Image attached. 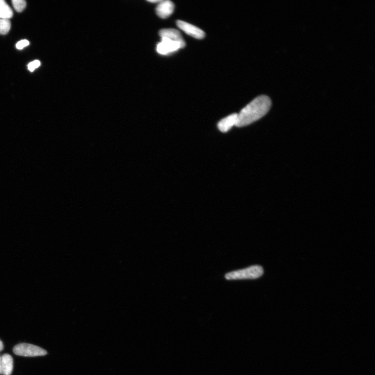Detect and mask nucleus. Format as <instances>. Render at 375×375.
Here are the masks:
<instances>
[{
    "instance_id": "1",
    "label": "nucleus",
    "mask_w": 375,
    "mask_h": 375,
    "mask_svg": "<svg viewBox=\"0 0 375 375\" xmlns=\"http://www.w3.org/2000/svg\"><path fill=\"white\" fill-rule=\"evenodd\" d=\"M271 101L266 96H260L254 99L238 114V127L247 126L259 120L269 111Z\"/></svg>"
},
{
    "instance_id": "2",
    "label": "nucleus",
    "mask_w": 375,
    "mask_h": 375,
    "mask_svg": "<svg viewBox=\"0 0 375 375\" xmlns=\"http://www.w3.org/2000/svg\"><path fill=\"white\" fill-rule=\"evenodd\" d=\"M264 274L263 267L259 265H253L249 267L232 271L225 276L228 280L255 279L261 277Z\"/></svg>"
},
{
    "instance_id": "3",
    "label": "nucleus",
    "mask_w": 375,
    "mask_h": 375,
    "mask_svg": "<svg viewBox=\"0 0 375 375\" xmlns=\"http://www.w3.org/2000/svg\"><path fill=\"white\" fill-rule=\"evenodd\" d=\"M13 352L17 355L26 357L44 356L47 352L43 349L33 345L22 343L16 345L13 348Z\"/></svg>"
},
{
    "instance_id": "4",
    "label": "nucleus",
    "mask_w": 375,
    "mask_h": 375,
    "mask_svg": "<svg viewBox=\"0 0 375 375\" xmlns=\"http://www.w3.org/2000/svg\"><path fill=\"white\" fill-rule=\"evenodd\" d=\"M185 46V43H181L162 37L161 42L157 45V50L159 54L167 55L174 53L179 49H183Z\"/></svg>"
},
{
    "instance_id": "5",
    "label": "nucleus",
    "mask_w": 375,
    "mask_h": 375,
    "mask_svg": "<svg viewBox=\"0 0 375 375\" xmlns=\"http://www.w3.org/2000/svg\"><path fill=\"white\" fill-rule=\"evenodd\" d=\"M177 26L185 33L195 38L202 39L205 37L206 33L199 28L182 21H177Z\"/></svg>"
},
{
    "instance_id": "6",
    "label": "nucleus",
    "mask_w": 375,
    "mask_h": 375,
    "mask_svg": "<svg viewBox=\"0 0 375 375\" xmlns=\"http://www.w3.org/2000/svg\"><path fill=\"white\" fill-rule=\"evenodd\" d=\"M175 9L174 4L169 0L161 1L156 8V12L160 18L165 19L174 12Z\"/></svg>"
},
{
    "instance_id": "7",
    "label": "nucleus",
    "mask_w": 375,
    "mask_h": 375,
    "mask_svg": "<svg viewBox=\"0 0 375 375\" xmlns=\"http://www.w3.org/2000/svg\"><path fill=\"white\" fill-rule=\"evenodd\" d=\"M238 114H232L221 119L217 124L218 129L223 133L228 132L237 122Z\"/></svg>"
},
{
    "instance_id": "8",
    "label": "nucleus",
    "mask_w": 375,
    "mask_h": 375,
    "mask_svg": "<svg viewBox=\"0 0 375 375\" xmlns=\"http://www.w3.org/2000/svg\"><path fill=\"white\" fill-rule=\"evenodd\" d=\"M159 35L161 38L165 37L173 41L185 43L179 31L175 29H163L160 31Z\"/></svg>"
},
{
    "instance_id": "9",
    "label": "nucleus",
    "mask_w": 375,
    "mask_h": 375,
    "mask_svg": "<svg viewBox=\"0 0 375 375\" xmlns=\"http://www.w3.org/2000/svg\"><path fill=\"white\" fill-rule=\"evenodd\" d=\"M0 373L4 375H11L13 370V359L9 354H5L1 357Z\"/></svg>"
},
{
    "instance_id": "10",
    "label": "nucleus",
    "mask_w": 375,
    "mask_h": 375,
    "mask_svg": "<svg viewBox=\"0 0 375 375\" xmlns=\"http://www.w3.org/2000/svg\"><path fill=\"white\" fill-rule=\"evenodd\" d=\"M13 15L12 9L4 0H0V19L10 20Z\"/></svg>"
},
{
    "instance_id": "11",
    "label": "nucleus",
    "mask_w": 375,
    "mask_h": 375,
    "mask_svg": "<svg viewBox=\"0 0 375 375\" xmlns=\"http://www.w3.org/2000/svg\"><path fill=\"white\" fill-rule=\"evenodd\" d=\"M11 26L10 20L0 19V35H6L10 31Z\"/></svg>"
},
{
    "instance_id": "12",
    "label": "nucleus",
    "mask_w": 375,
    "mask_h": 375,
    "mask_svg": "<svg viewBox=\"0 0 375 375\" xmlns=\"http://www.w3.org/2000/svg\"><path fill=\"white\" fill-rule=\"evenodd\" d=\"M13 6L15 10L18 12H22L26 7V3L24 0H13Z\"/></svg>"
},
{
    "instance_id": "13",
    "label": "nucleus",
    "mask_w": 375,
    "mask_h": 375,
    "mask_svg": "<svg viewBox=\"0 0 375 375\" xmlns=\"http://www.w3.org/2000/svg\"><path fill=\"white\" fill-rule=\"evenodd\" d=\"M41 65L40 62L39 60L34 61L28 65V69L29 71L33 72L37 68H38Z\"/></svg>"
},
{
    "instance_id": "14",
    "label": "nucleus",
    "mask_w": 375,
    "mask_h": 375,
    "mask_svg": "<svg viewBox=\"0 0 375 375\" xmlns=\"http://www.w3.org/2000/svg\"><path fill=\"white\" fill-rule=\"evenodd\" d=\"M29 42L27 40H23L20 41L18 43L16 44V48L19 50H22L24 48L29 45Z\"/></svg>"
},
{
    "instance_id": "15",
    "label": "nucleus",
    "mask_w": 375,
    "mask_h": 375,
    "mask_svg": "<svg viewBox=\"0 0 375 375\" xmlns=\"http://www.w3.org/2000/svg\"><path fill=\"white\" fill-rule=\"evenodd\" d=\"M4 349V344L1 340H0V352L2 351Z\"/></svg>"
},
{
    "instance_id": "16",
    "label": "nucleus",
    "mask_w": 375,
    "mask_h": 375,
    "mask_svg": "<svg viewBox=\"0 0 375 375\" xmlns=\"http://www.w3.org/2000/svg\"><path fill=\"white\" fill-rule=\"evenodd\" d=\"M149 2L151 3H160L161 1H158V0H154V1H149Z\"/></svg>"
},
{
    "instance_id": "17",
    "label": "nucleus",
    "mask_w": 375,
    "mask_h": 375,
    "mask_svg": "<svg viewBox=\"0 0 375 375\" xmlns=\"http://www.w3.org/2000/svg\"><path fill=\"white\" fill-rule=\"evenodd\" d=\"M0 365H1V357H0ZM0 369H1V365H0Z\"/></svg>"
}]
</instances>
